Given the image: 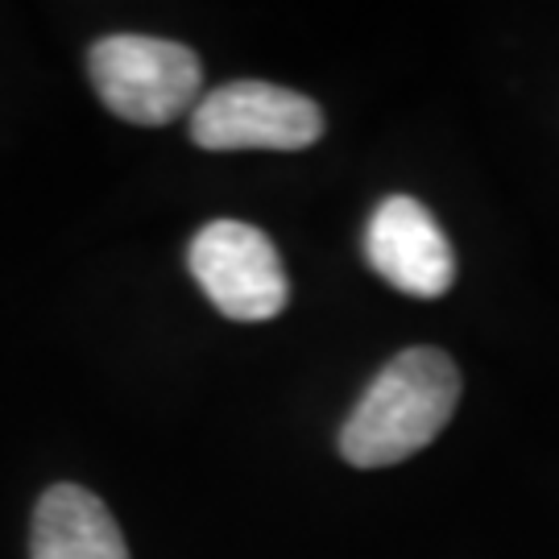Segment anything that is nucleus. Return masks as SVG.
I'll return each instance as SVG.
<instances>
[{
    "mask_svg": "<svg viewBox=\"0 0 559 559\" xmlns=\"http://www.w3.org/2000/svg\"><path fill=\"white\" fill-rule=\"evenodd\" d=\"M187 265L212 307L237 323L274 320L290 302V282L274 240L245 221L203 224L187 249Z\"/></svg>",
    "mask_w": 559,
    "mask_h": 559,
    "instance_id": "obj_3",
    "label": "nucleus"
},
{
    "mask_svg": "<svg viewBox=\"0 0 559 559\" xmlns=\"http://www.w3.org/2000/svg\"><path fill=\"white\" fill-rule=\"evenodd\" d=\"M320 138V104L265 80L221 83L191 112V141L203 150H307Z\"/></svg>",
    "mask_w": 559,
    "mask_h": 559,
    "instance_id": "obj_4",
    "label": "nucleus"
},
{
    "mask_svg": "<svg viewBox=\"0 0 559 559\" xmlns=\"http://www.w3.org/2000/svg\"><path fill=\"white\" fill-rule=\"evenodd\" d=\"M87 75L104 108L129 124H170L203 100V67L182 41L112 34L92 46Z\"/></svg>",
    "mask_w": 559,
    "mask_h": 559,
    "instance_id": "obj_2",
    "label": "nucleus"
},
{
    "mask_svg": "<svg viewBox=\"0 0 559 559\" xmlns=\"http://www.w3.org/2000/svg\"><path fill=\"white\" fill-rule=\"evenodd\" d=\"M34 559H129L112 510L83 485H55L38 498L34 531H29Z\"/></svg>",
    "mask_w": 559,
    "mask_h": 559,
    "instance_id": "obj_6",
    "label": "nucleus"
},
{
    "mask_svg": "<svg viewBox=\"0 0 559 559\" xmlns=\"http://www.w3.org/2000/svg\"><path fill=\"white\" fill-rule=\"evenodd\" d=\"M460 402V369L440 348H402L369 381L340 431V456L353 468H390L440 436Z\"/></svg>",
    "mask_w": 559,
    "mask_h": 559,
    "instance_id": "obj_1",
    "label": "nucleus"
},
{
    "mask_svg": "<svg viewBox=\"0 0 559 559\" xmlns=\"http://www.w3.org/2000/svg\"><path fill=\"white\" fill-rule=\"evenodd\" d=\"M365 258L402 295L440 299L456 278L452 240L415 195H390L365 228Z\"/></svg>",
    "mask_w": 559,
    "mask_h": 559,
    "instance_id": "obj_5",
    "label": "nucleus"
}]
</instances>
